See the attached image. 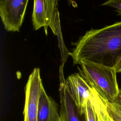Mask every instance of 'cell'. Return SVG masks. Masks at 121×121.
Returning a JSON list of instances; mask_svg holds the SVG:
<instances>
[{
	"instance_id": "obj_4",
	"label": "cell",
	"mask_w": 121,
	"mask_h": 121,
	"mask_svg": "<svg viewBox=\"0 0 121 121\" xmlns=\"http://www.w3.org/2000/svg\"><path fill=\"white\" fill-rule=\"evenodd\" d=\"M43 87L39 68H35L30 74L25 88L24 121H37L39 98Z\"/></svg>"
},
{
	"instance_id": "obj_5",
	"label": "cell",
	"mask_w": 121,
	"mask_h": 121,
	"mask_svg": "<svg viewBox=\"0 0 121 121\" xmlns=\"http://www.w3.org/2000/svg\"><path fill=\"white\" fill-rule=\"evenodd\" d=\"M28 2V0H0V16L7 31H19Z\"/></svg>"
},
{
	"instance_id": "obj_11",
	"label": "cell",
	"mask_w": 121,
	"mask_h": 121,
	"mask_svg": "<svg viewBox=\"0 0 121 121\" xmlns=\"http://www.w3.org/2000/svg\"><path fill=\"white\" fill-rule=\"evenodd\" d=\"M106 103L108 112L121 118V105L115 102Z\"/></svg>"
},
{
	"instance_id": "obj_10",
	"label": "cell",
	"mask_w": 121,
	"mask_h": 121,
	"mask_svg": "<svg viewBox=\"0 0 121 121\" xmlns=\"http://www.w3.org/2000/svg\"><path fill=\"white\" fill-rule=\"evenodd\" d=\"M85 112L87 121H97L95 112L90 98L86 105Z\"/></svg>"
},
{
	"instance_id": "obj_9",
	"label": "cell",
	"mask_w": 121,
	"mask_h": 121,
	"mask_svg": "<svg viewBox=\"0 0 121 121\" xmlns=\"http://www.w3.org/2000/svg\"><path fill=\"white\" fill-rule=\"evenodd\" d=\"M90 99L95 112L97 121H115L108 112L106 101L92 87Z\"/></svg>"
},
{
	"instance_id": "obj_3",
	"label": "cell",
	"mask_w": 121,
	"mask_h": 121,
	"mask_svg": "<svg viewBox=\"0 0 121 121\" xmlns=\"http://www.w3.org/2000/svg\"><path fill=\"white\" fill-rule=\"evenodd\" d=\"M58 0H34L32 20L34 29L43 27L46 35L49 26L55 35H58Z\"/></svg>"
},
{
	"instance_id": "obj_12",
	"label": "cell",
	"mask_w": 121,
	"mask_h": 121,
	"mask_svg": "<svg viewBox=\"0 0 121 121\" xmlns=\"http://www.w3.org/2000/svg\"><path fill=\"white\" fill-rule=\"evenodd\" d=\"M102 5L114 8L117 15L121 16V0H107Z\"/></svg>"
},
{
	"instance_id": "obj_13",
	"label": "cell",
	"mask_w": 121,
	"mask_h": 121,
	"mask_svg": "<svg viewBox=\"0 0 121 121\" xmlns=\"http://www.w3.org/2000/svg\"><path fill=\"white\" fill-rule=\"evenodd\" d=\"M115 69L116 70L117 73L121 72V59L117 63V64L115 67Z\"/></svg>"
},
{
	"instance_id": "obj_15",
	"label": "cell",
	"mask_w": 121,
	"mask_h": 121,
	"mask_svg": "<svg viewBox=\"0 0 121 121\" xmlns=\"http://www.w3.org/2000/svg\"><path fill=\"white\" fill-rule=\"evenodd\" d=\"M68 0L69 5H71L72 6H73L74 7H77L76 3L74 1H73V0Z\"/></svg>"
},
{
	"instance_id": "obj_7",
	"label": "cell",
	"mask_w": 121,
	"mask_h": 121,
	"mask_svg": "<svg viewBox=\"0 0 121 121\" xmlns=\"http://www.w3.org/2000/svg\"><path fill=\"white\" fill-rule=\"evenodd\" d=\"M59 93L60 121H87L85 113H81L71 97L66 86L62 71L60 73Z\"/></svg>"
},
{
	"instance_id": "obj_2",
	"label": "cell",
	"mask_w": 121,
	"mask_h": 121,
	"mask_svg": "<svg viewBox=\"0 0 121 121\" xmlns=\"http://www.w3.org/2000/svg\"><path fill=\"white\" fill-rule=\"evenodd\" d=\"M79 65V73L106 102L116 100L120 89L115 68L87 61H81Z\"/></svg>"
},
{
	"instance_id": "obj_8",
	"label": "cell",
	"mask_w": 121,
	"mask_h": 121,
	"mask_svg": "<svg viewBox=\"0 0 121 121\" xmlns=\"http://www.w3.org/2000/svg\"><path fill=\"white\" fill-rule=\"evenodd\" d=\"M59 116L57 104L43 87L39 98L37 121H55Z\"/></svg>"
},
{
	"instance_id": "obj_6",
	"label": "cell",
	"mask_w": 121,
	"mask_h": 121,
	"mask_svg": "<svg viewBox=\"0 0 121 121\" xmlns=\"http://www.w3.org/2000/svg\"><path fill=\"white\" fill-rule=\"evenodd\" d=\"M65 83L79 112L82 114L85 113V106L91 95V86L79 73L69 75Z\"/></svg>"
},
{
	"instance_id": "obj_1",
	"label": "cell",
	"mask_w": 121,
	"mask_h": 121,
	"mask_svg": "<svg viewBox=\"0 0 121 121\" xmlns=\"http://www.w3.org/2000/svg\"><path fill=\"white\" fill-rule=\"evenodd\" d=\"M72 44L74 64L87 61L115 68L121 59V21L91 29Z\"/></svg>"
},
{
	"instance_id": "obj_14",
	"label": "cell",
	"mask_w": 121,
	"mask_h": 121,
	"mask_svg": "<svg viewBox=\"0 0 121 121\" xmlns=\"http://www.w3.org/2000/svg\"><path fill=\"white\" fill-rule=\"evenodd\" d=\"M114 102L121 105V89H120V92H119V94L117 99Z\"/></svg>"
},
{
	"instance_id": "obj_16",
	"label": "cell",
	"mask_w": 121,
	"mask_h": 121,
	"mask_svg": "<svg viewBox=\"0 0 121 121\" xmlns=\"http://www.w3.org/2000/svg\"><path fill=\"white\" fill-rule=\"evenodd\" d=\"M55 121H60V116L58 117Z\"/></svg>"
}]
</instances>
